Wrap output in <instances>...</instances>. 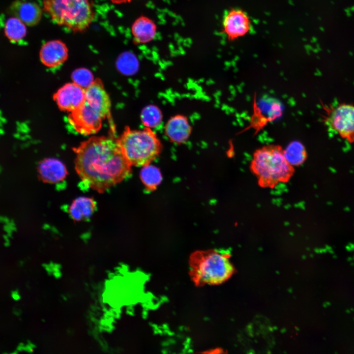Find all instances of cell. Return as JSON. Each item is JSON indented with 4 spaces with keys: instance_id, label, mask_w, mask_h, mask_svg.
<instances>
[{
    "instance_id": "7a4b0ae2",
    "label": "cell",
    "mask_w": 354,
    "mask_h": 354,
    "mask_svg": "<svg viewBox=\"0 0 354 354\" xmlns=\"http://www.w3.org/2000/svg\"><path fill=\"white\" fill-rule=\"evenodd\" d=\"M110 98L99 79L85 89V98L77 109L70 112L68 120L79 133L88 135L97 132L103 120L110 116Z\"/></svg>"
},
{
    "instance_id": "3957f363",
    "label": "cell",
    "mask_w": 354,
    "mask_h": 354,
    "mask_svg": "<svg viewBox=\"0 0 354 354\" xmlns=\"http://www.w3.org/2000/svg\"><path fill=\"white\" fill-rule=\"evenodd\" d=\"M259 184L273 188L287 182L292 176L294 167L287 161L280 146L268 145L256 150L250 165Z\"/></svg>"
},
{
    "instance_id": "9a60e30c",
    "label": "cell",
    "mask_w": 354,
    "mask_h": 354,
    "mask_svg": "<svg viewBox=\"0 0 354 354\" xmlns=\"http://www.w3.org/2000/svg\"><path fill=\"white\" fill-rule=\"evenodd\" d=\"M95 206V202L92 198L78 197L72 203L69 208V212L73 220L81 221L87 219L92 215Z\"/></svg>"
},
{
    "instance_id": "277c9868",
    "label": "cell",
    "mask_w": 354,
    "mask_h": 354,
    "mask_svg": "<svg viewBox=\"0 0 354 354\" xmlns=\"http://www.w3.org/2000/svg\"><path fill=\"white\" fill-rule=\"evenodd\" d=\"M230 255L216 250L198 251L190 257V276L197 286L221 284L234 272Z\"/></svg>"
},
{
    "instance_id": "2e32d148",
    "label": "cell",
    "mask_w": 354,
    "mask_h": 354,
    "mask_svg": "<svg viewBox=\"0 0 354 354\" xmlns=\"http://www.w3.org/2000/svg\"><path fill=\"white\" fill-rule=\"evenodd\" d=\"M284 155L288 163L293 167L302 164L307 158V152L303 145L299 141L291 142L285 149Z\"/></svg>"
},
{
    "instance_id": "8fae6325",
    "label": "cell",
    "mask_w": 354,
    "mask_h": 354,
    "mask_svg": "<svg viewBox=\"0 0 354 354\" xmlns=\"http://www.w3.org/2000/svg\"><path fill=\"white\" fill-rule=\"evenodd\" d=\"M37 171L40 179L49 183L62 181L67 175L65 165L59 159L54 158H46L40 161Z\"/></svg>"
},
{
    "instance_id": "9c48e42d",
    "label": "cell",
    "mask_w": 354,
    "mask_h": 354,
    "mask_svg": "<svg viewBox=\"0 0 354 354\" xmlns=\"http://www.w3.org/2000/svg\"><path fill=\"white\" fill-rule=\"evenodd\" d=\"M53 98L60 110L71 112L84 101L85 89L74 82L69 83L60 88Z\"/></svg>"
},
{
    "instance_id": "e0dca14e",
    "label": "cell",
    "mask_w": 354,
    "mask_h": 354,
    "mask_svg": "<svg viewBox=\"0 0 354 354\" xmlns=\"http://www.w3.org/2000/svg\"><path fill=\"white\" fill-rule=\"evenodd\" d=\"M4 31L7 38L13 42H18L26 35V25L14 16L8 18L4 26Z\"/></svg>"
},
{
    "instance_id": "ffe728a7",
    "label": "cell",
    "mask_w": 354,
    "mask_h": 354,
    "mask_svg": "<svg viewBox=\"0 0 354 354\" xmlns=\"http://www.w3.org/2000/svg\"><path fill=\"white\" fill-rule=\"evenodd\" d=\"M161 113L154 106L146 108L142 113V120L145 125L148 127L158 125L161 119Z\"/></svg>"
},
{
    "instance_id": "7c38bea8",
    "label": "cell",
    "mask_w": 354,
    "mask_h": 354,
    "mask_svg": "<svg viewBox=\"0 0 354 354\" xmlns=\"http://www.w3.org/2000/svg\"><path fill=\"white\" fill-rule=\"evenodd\" d=\"M9 12L29 26L37 24L41 19L42 13V9L36 3L21 0L13 3Z\"/></svg>"
},
{
    "instance_id": "d6986e66",
    "label": "cell",
    "mask_w": 354,
    "mask_h": 354,
    "mask_svg": "<svg viewBox=\"0 0 354 354\" xmlns=\"http://www.w3.org/2000/svg\"><path fill=\"white\" fill-rule=\"evenodd\" d=\"M73 82L84 89L88 87L94 81L91 71L85 68H79L72 73Z\"/></svg>"
},
{
    "instance_id": "603a6c76",
    "label": "cell",
    "mask_w": 354,
    "mask_h": 354,
    "mask_svg": "<svg viewBox=\"0 0 354 354\" xmlns=\"http://www.w3.org/2000/svg\"><path fill=\"white\" fill-rule=\"evenodd\" d=\"M350 311H351L350 310L347 309L346 311V312H347V313H350V312H351Z\"/></svg>"
},
{
    "instance_id": "52a82bcc",
    "label": "cell",
    "mask_w": 354,
    "mask_h": 354,
    "mask_svg": "<svg viewBox=\"0 0 354 354\" xmlns=\"http://www.w3.org/2000/svg\"><path fill=\"white\" fill-rule=\"evenodd\" d=\"M323 122L327 129L350 143L354 142V105L340 103L324 107Z\"/></svg>"
},
{
    "instance_id": "7402d4cb",
    "label": "cell",
    "mask_w": 354,
    "mask_h": 354,
    "mask_svg": "<svg viewBox=\"0 0 354 354\" xmlns=\"http://www.w3.org/2000/svg\"><path fill=\"white\" fill-rule=\"evenodd\" d=\"M112 3L115 4H121L130 2L132 0H110Z\"/></svg>"
},
{
    "instance_id": "5b68a950",
    "label": "cell",
    "mask_w": 354,
    "mask_h": 354,
    "mask_svg": "<svg viewBox=\"0 0 354 354\" xmlns=\"http://www.w3.org/2000/svg\"><path fill=\"white\" fill-rule=\"evenodd\" d=\"M43 10L59 26L74 32H82L89 27L94 13L89 0H44Z\"/></svg>"
},
{
    "instance_id": "ba28073f",
    "label": "cell",
    "mask_w": 354,
    "mask_h": 354,
    "mask_svg": "<svg viewBox=\"0 0 354 354\" xmlns=\"http://www.w3.org/2000/svg\"><path fill=\"white\" fill-rule=\"evenodd\" d=\"M222 28L228 39L233 41L248 34L252 30V24L246 12L232 8L225 13Z\"/></svg>"
},
{
    "instance_id": "8992f818",
    "label": "cell",
    "mask_w": 354,
    "mask_h": 354,
    "mask_svg": "<svg viewBox=\"0 0 354 354\" xmlns=\"http://www.w3.org/2000/svg\"><path fill=\"white\" fill-rule=\"evenodd\" d=\"M116 141L131 166L149 164L157 157L161 149L160 141L149 128L134 130L126 127Z\"/></svg>"
},
{
    "instance_id": "6da1fadb",
    "label": "cell",
    "mask_w": 354,
    "mask_h": 354,
    "mask_svg": "<svg viewBox=\"0 0 354 354\" xmlns=\"http://www.w3.org/2000/svg\"><path fill=\"white\" fill-rule=\"evenodd\" d=\"M75 168L82 181L99 193L120 182L131 173V165L116 140L94 136L73 149Z\"/></svg>"
},
{
    "instance_id": "cb8c5ba5",
    "label": "cell",
    "mask_w": 354,
    "mask_h": 354,
    "mask_svg": "<svg viewBox=\"0 0 354 354\" xmlns=\"http://www.w3.org/2000/svg\"><path fill=\"white\" fill-rule=\"evenodd\" d=\"M351 260H352V259H351V258H349L348 260V261H351Z\"/></svg>"
},
{
    "instance_id": "4fadbf2b",
    "label": "cell",
    "mask_w": 354,
    "mask_h": 354,
    "mask_svg": "<svg viewBox=\"0 0 354 354\" xmlns=\"http://www.w3.org/2000/svg\"><path fill=\"white\" fill-rule=\"evenodd\" d=\"M191 127L187 119L182 116H176L170 119L165 126V133L174 142L182 143L188 138Z\"/></svg>"
},
{
    "instance_id": "44dd1931",
    "label": "cell",
    "mask_w": 354,
    "mask_h": 354,
    "mask_svg": "<svg viewBox=\"0 0 354 354\" xmlns=\"http://www.w3.org/2000/svg\"><path fill=\"white\" fill-rule=\"evenodd\" d=\"M135 59L129 53L125 52L120 55L117 60V65L119 70L122 72L129 71L133 68Z\"/></svg>"
},
{
    "instance_id": "5bb4252c",
    "label": "cell",
    "mask_w": 354,
    "mask_h": 354,
    "mask_svg": "<svg viewBox=\"0 0 354 354\" xmlns=\"http://www.w3.org/2000/svg\"><path fill=\"white\" fill-rule=\"evenodd\" d=\"M131 32L135 43H147L155 36L156 26L152 20L145 16H141L133 23Z\"/></svg>"
},
{
    "instance_id": "ac0fdd59",
    "label": "cell",
    "mask_w": 354,
    "mask_h": 354,
    "mask_svg": "<svg viewBox=\"0 0 354 354\" xmlns=\"http://www.w3.org/2000/svg\"><path fill=\"white\" fill-rule=\"evenodd\" d=\"M140 176L143 183L149 190L155 189L162 179L159 170L149 164L143 166Z\"/></svg>"
},
{
    "instance_id": "30bf717a",
    "label": "cell",
    "mask_w": 354,
    "mask_h": 354,
    "mask_svg": "<svg viewBox=\"0 0 354 354\" xmlns=\"http://www.w3.org/2000/svg\"><path fill=\"white\" fill-rule=\"evenodd\" d=\"M68 56V48L60 40L46 42L41 47L39 52L40 60L48 67L60 66L66 60Z\"/></svg>"
},
{
    "instance_id": "d4e9b609",
    "label": "cell",
    "mask_w": 354,
    "mask_h": 354,
    "mask_svg": "<svg viewBox=\"0 0 354 354\" xmlns=\"http://www.w3.org/2000/svg\"><path fill=\"white\" fill-rule=\"evenodd\" d=\"M351 265L352 266H353V265H354V263H352V264H351Z\"/></svg>"
}]
</instances>
